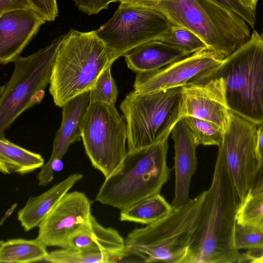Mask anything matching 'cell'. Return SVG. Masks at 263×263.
Listing matches in <instances>:
<instances>
[{"mask_svg":"<svg viewBox=\"0 0 263 263\" xmlns=\"http://www.w3.org/2000/svg\"><path fill=\"white\" fill-rule=\"evenodd\" d=\"M240 200L223 157L218 151L211 185L205 191L197 227L182 263L238 262L235 245Z\"/></svg>","mask_w":263,"mask_h":263,"instance_id":"1","label":"cell"},{"mask_svg":"<svg viewBox=\"0 0 263 263\" xmlns=\"http://www.w3.org/2000/svg\"><path fill=\"white\" fill-rule=\"evenodd\" d=\"M116 59L95 30L71 29L59 45L53 64L49 91L55 105L62 107L89 91L101 72Z\"/></svg>","mask_w":263,"mask_h":263,"instance_id":"2","label":"cell"},{"mask_svg":"<svg viewBox=\"0 0 263 263\" xmlns=\"http://www.w3.org/2000/svg\"><path fill=\"white\" fill-rule=\"evenodd\" d=\"M168 147L167 137L128 151L119 169L105 179L95 200L121 211L159 194L170 177L166 163Z\"/></svg>","mask_w":263,"mask_h":263,"instance_id":"3","label":"cell"},{"mask_svg":"<svg viewBox=\"0 0 263 263\" xmlns=\"http://www.w3.org/2000/svg\"><path fill=\"white\" fill-rule=\"evenodd\" d=\"M205 191L163 218L128 234L127 257L140 262L182 263L202 211Z\"/></svg>","mask_w":263,"mask_h":263,"instance_id":"4","label":"cell"},{"mask_svg":"<svg viewBox=\"0 0 263 263\" xmlns=\"http://www.w3.org/2000/svg\"><path fill=\"white\" fill-rule=\"evenodd\" d=\"M156 8L174 24L190 30L208 47L225 57L251 36L243 18L213 0H161Z\"/></svg>","mask_w":263,"mask_h":263,"instance_id":"5","label":"cell"},{"mask_svg":"<svg viewBox=\"0 0 263 263\" xmlns=\"http://www.w3.org/2000/svg\"><path fill=\"white\" fill-rule=\"evenodd\" d=\"M224 82L231 112L257 125L263 122V37L250 39L226 57L214 77Z\"/></svg>","mask_w":263,"mask_h":263,"instance_id":"6","label":"cell"},{"mask_svg":"<svg viewBox=\"0 0 263 263\" xmlns=\"http://www.w3.org/2000/svg\"><path fill=\"white\" fill-rule=\"evenodd\" d=\"M183 87L146 93L132 91L120 108L126 120L128 151L168 137L183 117Z\"/></svg>","mask_w":263,"mask_h":263,"instance_id":"7","label":"cell"},{"mask_svg":"<svg viewBox=\"0 0 263 263\" xmlns=\"http://www.w3.org/2000/svg\"><path fill=\"white\" fill-rule=\"evenodd\" d=\"M64 34L31 55L18 57L8 80L1 87L0 137L24 111L40 103L50 83L51 70Z\"/></svg>","mask_w":263,"mask_h":263,"instance_id":"8","label":"cell"},{"mask_svg":"<svg viewBox=\"0 0 263 263\" xmlns=\"http://www.w3.org/2000/svg\"><path fill=\"white\" fill-rule=\"evenodd\" d=\"M127 127L115 105L89 102L82 125L85 153L105 179L119 168L127 152Z\"/></svg>","mask_w":263,"mask_h":263,"instance_id":"9","label":"cell"},{"mask_svg":"<svg viewBox=\"0 0 263 263\" xmlns=\"http://www.w3.org/2000/svg\"><path fill=\"white\" fill-rule=\"evenodd\" d=\"M173 25L157 8L120 3L112 16L95 32L117 60L142 44L160 40Z\"/></svg>","mask_w":263,"mask_h":263,"instance_id":"10","label":"cell"},{"mask_svg":"<svg viewBox=\"0 0 263 263\" xmlns=\"http://www.w3.org/2000/svg\"><path fill=\"white\" fill-rule=\"evenodd\" d=\"M256 128L255 123L231 112L218 146L240 201L252 186L259 170Z\"/></svg>","mask_w":263,"mask_h":263,"instance_id":"11","label":"cell"},{"mask_svg":"<svg viewBox=\"0 0 263 263\" xmlns=\"http://www.w3.org/2000/svg\"><path fill=\"white\" fill-rule=\"evenodd\" d=\"M226 57L206 47L152 71L138 72L134 91L146 93L213 78Z\"/></svg>","mask_w":263,"mask_h":263,"instance_id":"12","label":"cell"},{"mask_svg":"<svg viewBox=\"0 0 263 263\" xmlns=\"http://www.w3.org/2000/svg\"><path fill=\"white\" fill-rule=\"evenodd\" d=\"M91 205L84 193H67L40 224L36 238L46 247H68L71 238L88 222Z\"/></svg>","mask_w":263,"mask_h":263,"instance_id":"13","label":"cell"},{"mask_svg":"<svg viewBox=\"0 0 263 263\" xmlns=\"http://www.w3.org/2000/svg\"><path fill=\"white\" fill-rule=\"evenodd\" d=\"M183 117H194L212 122L224 131L231 111L227 102L224 82L221 78L182 86Z\"/></svg>","mask_w":263,"mask_h":263,"instance_id":"14","label":"cell"},{"mask_svg":"<svg viewBox=\"0 0 263 263\" xmlns=\"http://www.w3.org/2000/svg\"><path fill=\"white\" fill-rule=\"evenodd\" d=\"M46 22L32 9L0 15V63L13 62Z\"/></svg>","mask_w":263,"mask_h":263,"instance_id":"15","label":"cell"},{"mask_svg":"<svg viewBox=\"0 0 263 263\" xmlns=\"http://www.w3.org/2000/svg\"><path fill=\"white\" fill-rule=\"evenodd\" d=\"M89 102V91H87L62 107L61 124L56 133L51 156L36 176L39 185L45 186L52 181L54 172L52 168V163L55 160H61L69 146L80 140L82 125Z\"/></svg>","mask_w":263,"mask_h":263,"instance_id":"16","label":"cell"},{"mask_svg":"<svg viewBox=\"0 0 263 263\" xmlns=\"http://www.w3.org/2000/svg\"><path fill=\"white\" fill-rule=\"evenodd\" d=\"M171 133L174 141L173 168L175 174V194L172 205L174 209H178L191 199L189 191L192 177L197 167L196 148L198 144L184 118L176 124Z\"/></svg>","mask_w":263,"mask_h":263,"instance_id":"17","label":"cell"},{"mask_svg":"<svg viewBox=\"0 0 263 263\" xmlns=\"http://www.w3.org/2000/svg\"><path fill=\"white\" fill-rule=\"evenodd\" d=\"M69 247L91 253H102L111 256L114 262L127 257L125 241L114 229L105 228L90 216L88 222L70 239Z\"/></svg>","mask_w":263,"mask_h":263,"instance_id":"18","label":"cell"},{"mask_svg":"<svg viewBox=\"0 0 263 263\" xmlns=\"http://www.w3.org/2000/svg\"><path fill=\"white\" fill-rule=\"evenodd\" d=\"M83 177L73 173L43 193L28 198L17 213V219L26 232L38 227L61 199Z\"/></svg>","mask_w":263,"mask_h":263,"instance_id":"19","label":"cell"},{"mask_svg":"<svg viewBox=\"0 0 263 263\" xmlns=\"http://www.w3.org/2000/svg\"><path fill=\"white\" fill-rule=\"evenodd\" d=\"M187 55L160 40H155L134 48L124 57L127 67L138 73L157 69Z\"/></svg>","mask_w":263,"mask_h":263,"instance_id":"20","label":"cell"},{"mask_svg":"<svg viewBox=\"0 0 263 263\" xmlns=\"http://www.w3.org/2000/svg\"><path fill=\"white\" fill-rule=\"evenodd\" d=\"M42 156L30 152L0 137V171L4 174L16 173L24 175L41 168Z\"/></svg>","mask_w":263,"mask_h":263,"instance_id":"21","label":"cell"},{"mask_svg":"<svg viewBox=\"0 0 263 263\" xmlns=\"http://www.w3.org/2000/svg\"><path fill=\"white\" fill-rule=\"evenodd\" d=\"M38 239L16 238L0 242V262L31 263L44 261L48 254Z\"/></svg>","mask_w":263,"mask_h":263,"instance_id":"22","label":"cell"},{"mask_svg":"<svg viewBox=\"0 0 263 263\" xmlns=\"http://www.w3.org/2000/svg\"><path fill=\"white\" fill-rule=\"evenodd\" d=\"M173 210L172 205L159 193L121 210L120 220L149 224L168 215Z\"/></svg>","mask_w":263,"mask_h":263,"instance_id":"23","label":"cell"},{"mask_svg":"<svg viewBox=\"0 0 263 263\" xmlns=\"http://www.w3.org/2000/svg\"><path fill=\"white\" fill-rule=\"evenodd\" d=\"M236 220L238 224L263 231V185L248 191L239 203Z\"/></svg>","mask_w":263,"mask_h":263,"instance_id":"24","label":"cell"},{"mask_svg":"<svg viewBox=\"0 0 263 263\" xmlns=\"http://www.w3.org/2000/svg\"><path fill=\"white\" fill-rule=\"evenodd\" d=\"M44 261L51 263H109L112 257L102 253H91L70 247L48 252Z\"/></svg>","mask_w":263,"mask_h":263,"instance_id":"25","label":"cell"},{"mask_svg":"<svg viewBox=\"0 0 263 263\" xmlns=\"http://www.w3.org/2000/svg\"><path fill=\"white\" fill-rule=\"evenodd\" d=\"M160 40L188 55L208 47L195 33L184 27L175 24L172 26Z\"/></svg>","mask_w":263,"mask_h":263,"instance_id":"26","label":"cell"},{"mask_svg":"<svg viewBox=\"0 0 263 263\" xmlns=\"http://www.w3.org/2000/svg\"><path fill=\"white\" fill-rule=\"evenodd\" d=\"M186 124L198 145L219 146L224 131L217 124L200 118L184 117Z\"/></svg>","mask_w":263,"mask_h":263,"instance_id":"27","label":"cell"},{"mask_svg":"<svg viewBox=\"0 0 263 263\" xmlns=\"http://www.w3.org/2000/svg\"><path fill=\"white\" fill-rule=\"evenodd\" d=\"M111 67L108 66L101 72L89 90L90 102L97 101L115 105L118 91L111 73Z\"/></svg>","mask_w":263,"mask_h":263,"instance_id":"28","label":"cell"},{"mask_svg":"<svg viewBox=\"0 0 263 263\" xmlns=\"http://www.w3.org/2000/svg\"><path fill=\"white\" fill-rule=\"evenodd\" d=\"M235 245L239 251L241 249H263V231L237 223L235 230Z\"/></svg>","mask_w":263,"mask_h":263,"instance_id":"29","label":"cell"},{"mask_svg":"<svg viewBox=\"0 0 263 263\" xmlns=\"http://www.w3.org/2000/svg\"><path fill=\"white\" fill-rule=\"evenodd\" d=\"M230 9L243 18L252 28L256 22V12L245 6L240 0H213Z\"/></svg>","mask_w":263,"mask_h":263,"instance_id":"30","label":"cell"},{"mask_svg":"<svg viewBox=\"0 0 263 263\" xmlns=\"http://www.w3.org/2000/svg\"><path fill=\"white\" fill-rule=\"evenodd\" d=\"M32 9L47 22L54 21L58 16L57 0H30Z\"/></svg>","mask_w":263,"mask_h":263,"instance_id":"31","label":"cell"},{"mask_svg":"<svg viewBox=\"0 0 263 263\" xmlns=\"http://www.w3.org/2000/svg\"><path fill=\"white\" fill-rule=\"evenodd\" d=\"M79 10L88 15L97 14L118 0H73Z\"/></svg>","mask_w":263,"mask_h":263,"instance_id":"32","label":"cell"},{"mask_svg":"<svg viewBox=\"0 0 263 263\" xmlns=\"http://www.w3.org/2000/svg\"><path fill=\"white\" fill-rule=\"evenodd\" d=\"M27 9H32L30 0H0V15L11 10Z\"/></svg>","mask_w":263,"mask_h":263,"instance_id":"33","label":"cell"},{"mask_svg":"<svg viewBox=\"0 0 263 263\" xmlns=\"http://www.w3.org/2000/svg\"><path fill=\"white\" fill-rule=\"evenodd\" d=\"M263 263V249L248 250L240 255L238 262Z\"/></svg>","mask_w":263,"mask_h":263,"instance_id":"34","label":"cell"},{"mask_svg":"<svg viewBox=\"0 0 263 263\" xmlns=\"http://www.w3.org/2000/svg\"><path fill=\"white\" fill-rule=\"evenodd\" d=\"M256 144L260 168L263 166V122L257 125Z\"/></svg>","mask_w":263,"mask_h":263,"instance_id":"35","label":"cell"},{"mask_svg":"<svg viewBox=\"0 0 263 263\" xmlns=\"http://www.w3.org/2000/svg\"><path fill=\"white\" fill-rule=\"evenodd\" d=\"M161 0H118L120 3L129 5L156 8Z\"/></svg>","mask_w":263,"mask_h":263,"instance_id":"36","label":"cell"},{"mask_svg":"<svg viewBox=\"0 0 263 263\" xmlns=\"http://www.w3.org/2000/svg\"><path fill=\"white\" fill-rule=\"evenodd\" d=\"M263 185V166L261 167L256 175L252 186L250 189H254Z\"/></svg>","mask_w":263,"mask_h":263,"instance_id":"37","label":"cell"},{"mask_svg":"<svg viewBox=\"0 0 263 263\" xmlns=\"http://www.w3.org/2000/svg\"><path fill=\"white\" fill-rule=\"evenodd\" d=\"M17 206V203H14L12 204L11 206L7 210V211L5 212L4 216L2 217L0 225L1 226L4 223L6 220L10 216V215L14 212V210L16 208Z\"/></svg>","mask_w":263,"mask_h":263,"instance_id":"38","label":"cell"},{"mask_svg":"<svg viewBox=\"0 0 263 263\" xmlns=\"http://www.w3.org/2000/svg\"><path fill=\"white\" fill-rule=\"evenodd\" d=\"M241 2L250 10L255 12L258 0H240Z\"/></svg>","mask_w":263,"mask_h":263,"instance_id":"39","label":"cell"},{"mask_svg":"<svg viewBox=\"0 0 263 263\" xmlns=\"http://www.w3.org/2000/svg\"><path fill=\"white\" fill-rule=\"evenodd\" d=\"M261 35L263 37V32H262V33H261Z\"/></svg>","mask_w":263,"mask_h":263,"instance_id":"40","label":"cell"}]
</instances>
